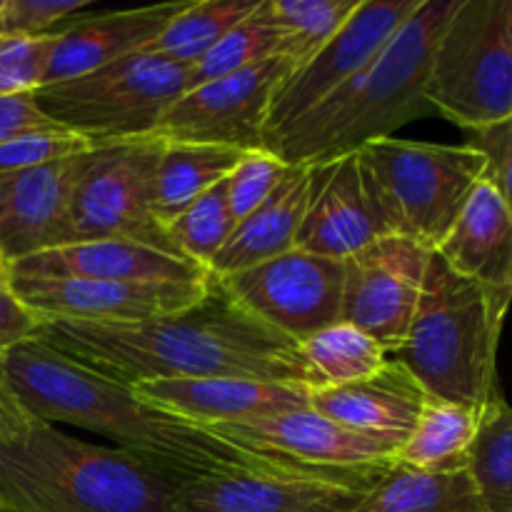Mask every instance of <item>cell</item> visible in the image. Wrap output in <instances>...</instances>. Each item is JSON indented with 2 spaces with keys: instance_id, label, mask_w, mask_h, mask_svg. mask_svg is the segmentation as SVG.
<instances>
[{
  "instance_id": "obj_1",
  "label": "cell",
  "mask_w": 512,
  "mask_h": 512,
  "mask_svg": "<svg viewBox=\"0 0 512 512\" xmlns=\"http://www.w3.org/2000/svg\"><path fill=\"white\" fill-rule=\"evenodd\" d=\"M35 338L120 385L253 378L308 388L298 343L245 313L213 275L193 308L128 325L40 320Z\"/></svg>"
},
{
  "instance_id": "obj_2",
  "label": "cell",
  "mask_w": 512,
  "mask_h": 512,
  "mask_svg": "<svg viewBox=\"0 0 512 512\" xmlns=\"http://www.w3.org/2000/svg\"><path fill=\"white\" fill-rule=\"evenodd\" d=\"M3 370L10 393L30 415L115 440L118 450L180 483L235 470L290 468L145 403L130 385L75 363L38 338L10 348L3 355Z\"/></svg>"
},
{
  "instance_id": "obj_3",
  "label": "cell",
  "mask_w": 512,
  "mask_h": 512,
  "mask_svg": "<svg viewBox=\"0 0 512 512\" xmlns=\"http://www.w3.org/2000/svg\"><path fill=\"white\" fill-rule=\"evenodd\" d=\"M180 485L25 408L0 423V512H173Z\"/></svg>"
},
{
  "instance_id": "obj_4",
  "label": "cell",
  "mask_w": 512,
  "mask_h": 512,
  "mask_svg": "<svg viewBox=\"0 0 512 512\" xmlns=\"http://www.w3.org/2000/svg\"><path fill=\"white\" fill-rule=\"evenodd\" d=\"M458 5L460 0H420L363 73L293 125L270 135L265 150L288 165L328 163L433 113L425 100V83L435 45Z\"/></svg>"
},
{
  "instance_id": "obj_5",
  "label": "cell",
  "mask_w": 512,
  "mask_h": 512,
  "mask_svg": "<svg viewBox=\"0 0 512 512\" xmlns=\"http://www.w3.org/2000/svg\"><path fill=\"white\" fill-rule=\"evenodd\" d=\"M510 293H498L430 255L413 323L400 363L423 385L425 395L485 410L500 398L498 345Z\"/></svg>"
},
{
  "instance_id": "obj_6",
  "label": "cell",
  "mask_w": 512,
  "mask_h": 512,
  "mask_svg": "<svg viewBox=\"0 0 512 512\" xmlns=\"http://www.w3.org/2000/svg\"><path fill=\"white\" fill-rule=\"evenodd\" d=\"M375 208L390 235L438 250L485 175V158L468 145L370 140L355 150Z\"/></svg>"
},
{
  "instance_id": "obj_7",
  "label": "cell",
  "mask_w": 512,
  "mask_h": 512,
  "mask_svg": "<svg viewBox=\"0 0 512 512\" xmlns=\"http://www.w3.org/2000/svg\"><path fill=\"white\" fill-rule=\"evenodd\" d=\"M188 90V65L140 50L93 73L43 85L35 90V103L95 148L153 135L170 105Z\"/></svg>"
},
{
  "instance_id": "obj_8",
  "label": "cell",
  "mask_w": 512,
  "mask_h": 512,
  "mask_svg": "<svg viewBox=\"0 0 512 512\" xmlns=\"http://www.w3.org/2000/svg\"><path fill=\"white\" fill-rule=\"evenodd\" d=\"M425 100L463 130L512 115V0H460L435 45Z\"/></svg>"
},
{
  "instance_id": "obj_9",
  "label": "cell",
  "mask_w": 512,
  "mask_h": 512,
  "mask_svg": "<svg viewBox=\"0 0 512 512\" xmlns=\"http://www.w3.org/2000/svg\"><path fill=\"white\" fill-rule=\"evenodd\" d=\"M160 153L163 140L153 135L95 145L85 153L70 210L75 243L128 240L180 255L155 215V175Z\"/></svg>"
},
{
  "instance_id": "obj_10",
  "label": "cell",
  "mask_w": 512,
  "mask_h": 512,
  "mask_svg": "<svg viewBox=\"0 0 512 512\" xmlns=\"http://www.w3.org/2000/svg\"><path fill=\"white\" fill-rule=\"evenodd\" d=\"M228 443L258 450L290 468L323 475L335 483L373 490L398 465V448L358 435L310 405L248 425H213Z\"/></svg>"
},
{
  "instance_id": "obj_11",
  "label": "cell",
  "mask_w": 512,
  "mask_h": 512,
  "mask_svg": "<svg viewBox=\"0 0 512 512\" xmlns=\"http://www.w3.org/2000/svg\"><path fill=\"white\" fill-rule=\"evenodd\" d=\"M295 68V58H273L195 85L170 105L155 125L153 138L163 143L220 145L243 153L265 150L270 105Z\"/></svg>"
},
{
  "instance_id": "obj_12",
  "label": "cell",
  "mask_w": 512,
  "mask_h": 512,
  "mask_svg": "<svg viewBox=\"0 0 512 512\" xmlns=\"http://www.w3.org/2000/svg\"><path fill=\"white\" fill-rule=\"evenodd\" d=\"M218 283L245 313L295 343L340 323L343 260L295 248L253 268L223 275Z\"/></svg>"
},
{
  "instance_id": "obj_13",
  "label": "cell",
  "mask_w": 512,
  "mask_h": 512,
  "mask_svg": "<svg viewBox=\"0 0 512 512\" xmlns=\"http://www.w3.org/2000/svg\"><path fill=\"white\" fill-rule=\"evenodd\" d=\"M418 5L420 0H360L343 28L280 85L270 105L265 140L293 125L348 80L363 73Z\"/></svg>"
},
{
  "instance_id": "obj_14",
  "label": "cell",
  "mask_w": 512,
  "mask_h": 512,
  "mask_svg": "<svg viewBox=\"0 0 512 512\" xmlns=\"http://www.w3.org/2000/svg\"><path fill=\"white\" fill-rule=\"evenodd\" d=\"M433 250L403 235H383L343 260L340 320L378 340L388 353L405 343Z\"/></svg>"
},
{
  "instance_id": "obj_15",
  "label": "cell",
  "mask_w": 512,
  "mask_h": 512,
  "mask_svg": "<svg viewBox=\"0 0 512 512\" xmlns=\"http://www.w3.org/2000/svg\"><path fill=\"white\" fill-rule=\"evenodd\" d=\"M15 298L40 320L128 325L193 308L208 295L203 283H108L83 278H8Z\"/></svg>"
},
{
  "instance_id": "obj_16",
  "label": "cell",
  "mask_w": 512,
  "mask_h": 512,
  "mask_svg": "<svg viewBox=\"0 0 512 512\" xmlns=\"http://www.w3.org/2000/svg\"><path fill=\"white\" fill-rule=\"evenodd\" d=\"M365 493L298 468L235 470L180 485L173 512H355Z\"/></svg>"
},
{
  "instance_id": "obj_17",
  "label": "cell",
  "mask_w": 512,
  "mask_h": 512,
  "mask_svg": "<svg viewBox=\"0 0 512 512\" xmlns=\"http://www.w3.org/2000/svg\"><path fill=\"white\" fill-rule=\"evenodd\" d=\"M83 163L85 153L0 175V258L5 268L75 243L70 210Z\"/></svg>"
},
{
  "instance_id": "obj_18",
  "label": "cell",
  "mask_w": 512,
  "mask_h": 512,
  "mask_svg": "<svg viewBox=\"0 0 512 512\" xmlns=\"http://www.w3.org/2000/svg\"><path fill=\"white\" fill-rule=\"evenodd\" d=\"M390 235L360 170L358 153L313 165V188L295 248L345 260Z\"/></svg>"
},
{
  "instance_id": "obj_19",
  "label": "cell",
  "mask_w": 512,
  "mask_h": 512,
  "mask_svg": "<svg viewBox=\"0 0 512 512\" xmlns=\"http://www.w3.org/2000/svg\"><path fill=\"white\" fill-rule=\"evenodd\" d=\"M130 388L145 403L203 428L248 425L310 405V390L305 385L253 378L145 380Z\"/></svg>"
},
{
  "instance_id": "obj_20",
  "label": "cell",
  "mask_w": 512,
  "mask_h": 512,
  "mask_svg": "<svg viewBox=\"0 0 512 512\" xmlns=\"http://www.w3.org/2000/svg\"><path fill=\"white\" fill-rule=\"evenodd\" d=\"M8 278H83L108 283H203L210 270L128 240H85L8 265Z\"/></svg>"
},
{
  "instance_id": "obj_21",
  "label": "cell",
  "mask_w": 512,
  "mask_h": 512,
  "mask_svg": "<svg viewBox=\"0 0 512 512\" xmlns=\"http://www.w3.org/2000/svg\"><path fill=\"white\" fill-rule=\"evenodd\" d=\"M428 395L400 360H388L378 373L340 388L313 390L310 408L358 435L400 445L410 438Z\"/></svg>"
},
{
  "instance_id": "obj_22",
  "label": "cell",
  "mask_w": 512,
  "mask_h": 512,
  "mask_svg": "<svg viewBox=\"0 0 512 512\" xmlns=\"http://www.w3.org/2000/svg\"><path fill=\"white\" fill-rule=\"evenodd\" d=\"M188 3L190 0H175V3L115 10V13L75 20L68 28L58 30V43L50 55L43 85L78 78L140 53Z\"/></svg>"
},
{
  "instance_id": "obj_23",
  "label": "cell",
  "mask_w": 512,
  "mask_h": 512,
  "mask_svg": "<svg viewBox=\"0 0 512 512\" xmlns=\"http://www.w3.org/2000/svg\"><path fill=\"white\" fill-rule=\"evenodd\" d=\"M435 253L455 273L512 295V215L485 180Z\"/></svg>"
},
{
  "instance_id": "obj_24",
  "label": "cell",
  "mask_w": 512,
  "mask_h": 512,
  "mask_svg": "<svg viewBox=\"0 0 512 512\" xmlns=\"http://www.w3.org/2000/svg\"><path fill=\"white\" fill-rule=\"evenodd\" d=\"M310 188H313V165H290L288 175L275 188V193L235 225L228 243L215 255L210 275L223 278L295 250V240L308 210Z\"/></svg>"
},
{
  "instance_id": "obj_25",
  "label": "cell",
  "mask_w": 512,
  "mask_h": 512,
  "mask_svg": "<svg viewBox=\"0 0 512 512\" xmlns=\"http://www.w3.org/2000/svg\"><path fill=\"white\" fill-rule=\"evenodd\" d=\"M355 512H488L470 470H413L395 465Z\"/></svg>"
},
{
  "instance_id": "obj_26",
  "label": "cell",
  "mask_w": 512,
  "mask_h": 512,
  "mask_svg": "<svg viewBox=\"0 0 512 512\" xmlns=\"http://www.w3.org/2000/svg\"><path fill=\"white\" fill-rule=\"evenodd\" d=\"M248 153L200 143H163L155 175V215L165 225L230 178Z\"/></svg>"
},
{
  "instance_id": "obj_27",
  "label": "cell",
  "mask_w": 512,
  "mask_h": 512,
  "mask_svg": "<svg viewBox=\"0 0 512 512\" xmlns=\"http://www.w3.org/2000/svg\"><path fill=\"white\" fill-rule=\"evenodd\" d=\"M483 410L428 398L410 438L400 445L398 465L413 470H465L478 438Z\"/></svg>"
},
{
  "instance_id": "obj_28",
  "label": "cell",
  "mask_w": 512,
  "mask_h": 512,
  "mask_svg": "<svg viewBox=\"0 0 512 512\" xmlns=\"http://www.w3.org/2000/svg\"><path fill=\"white\" fill-rule=\"evenodd\" d=\"M308 390H328L378 373L388 363V350L350 323H335L298 343Z\"/></svg>"
},
{
  "instance_id": "obj_29",
  "label": "cell",
  "mask_w": 512,
  "mask_h": 512,
  "mask_svg": "<svg viewBox=\"0 0 512 512\" xmlns=\"http://www.w3.org/2000/svg\"><path fill=\"white\" fill-rule=\"evenodd\" d=\"M273 58H295L300 65L305 53L300 50L298 40L270 18L263 0L253 15L235 25L198 65L190 68V88L240 73Z\"/></svg>"
},
{
  "instance_id": "obj_30",
  "label": "cell",
  "mask_w": 512,
  "mask_h": 512,
  "mask_svg": "<svg viewBox=\"0 0 512 512\" xmlns=\"http://www.w3.org/2000/svg\"><path fill=\"white\" fill-rule=\"evenodd\" d=\"M260 3L263 0H190L145 50L193 68Z\"/></svg>"
},
{
  "instance_id": "obj_31",
  "label": "cell",
  "mask_w": 512,
  "mask_h": 512,
  "mask_svg": "<svg viewBox=\"0 0 512 512\" xmlns=\"http://www.w3.org/2000/svg\"><path fill=\"white\" fill-rule=\"evenodd\" d=\"M470 475L488 512H512V408L500 395L483 410Z\"/></svg>"
},
{
  "instance_id": "obj_32",
  "label": "cell",
  "mask_w": 512,
  "mask_h": 512,
  "mask_svg": "<svg viewBox=\"0 0 512 512\" xmlns=\"http://www.w3.org/2000/svg\"><path fill=\"white\" fill-rule=\"evenodd\" d=\"M235 225L238 223L230 213L225 183H220L205 195H200L183 213L175 215L165 225V230H168L170 240L180 250V255L210 270L215 255L223 250V245L233 235Z\"/></svg>"
},
{
  "instance_id": "obj_33",
  "label": "cell",
  "mask_w": 512,
  "mask_h": 512,
  "mask_svg": "<svg viewBox=\"0 0 512 512\" xmlns=\"http://www.w3.org/2000/svg\"><path fill=\"white\" fill-rule=\"evenodd\" d=\"M360 0H265L270 18L298 40L305 60L328 43L355 13Z\"/></svg>"
},
{
  "instance_id": "obj_34",
  "label": "cell",
  "mask_w": 512,
  "mask_h": 512,
  "mask_svg": "<svg viewBox=\"0 0 512 512\" xmlns=\"http://www.w3.org/2000/svg\"><path fill=\"white\" fill-rule=\"evenodd\" d=\"M58 30L48 35H0V95L35 93L45 83Z\"/></svg>"
},
{
  "instance_id": "obj_35",
  "label": "cell",
  "mask_w": 512,
  "mask_h": 512,
  "mask_svg": "<svg viewBox=\"0 0 512 512\" xmlns=\"http://www.w3.org/2000/svg\"><path fill=\"white\" fill-rule=\"evenodd\" d=\"M288 170L290 165L270 150H253L245 155L238 168L225 180V193H228V205L235 223L258 210L283 183Z\"/></svg>"
},
{
  "instance_id": "obj_36",
  "label": "cell",
  "mask_w": 512,
  "mask_h": 512,
  "mask_svg": "<svg viewBox=\"0 0 512 512\" xmlns=\"http://www.w3.org/2000/svg\"><path fill=\"white\" fill-rule=\"evenodd\" d=\"M88 150H93V145L83 135L68 128H50L20 135V138L0 145V175L58 163V160L75 158V155H83Z\"/></svg>"
},
{
  "instance_id": "obj_37",
  "label": "cell",
  "mask_w": 512,
  "mask_h": 512,
  "mask_svg": "<svg viewBox=\"0 0 512 512\" xmlns=\"http://www.w3.org/2000/svg\"><path fill=\"white\" fill-rule=\"evenodd\" d=\"M463 133L465 145L485 158L483 180L500 195L512 215V115Z\"/></svg>"
},
{
  "instance_id": "obj_38",
  "label": "cell",
  "mask_w": 512,
  "mask_h": 512,
  "mask_svg": "<svg viewBox=\"0 0 512 512\" xmlns=\"http://www.w3.org/2000/svg\"><path fill=\"white\" fill-rule=\"evenodd\" d=\"M88 8V0H3L0 35H48L60 20Z\"/></svg>"
},
{
  "instance_id": "obj_39",
  "label": "cell",
  "mask_w": 512,
  "mask_h": 512,
  "mask_svg": "<svg viewBox=\"0 0 512 512\" xmlns=\"http://www.w3.org/2000/svg\"><path fill=\"white\" fill-rule=\"evenodd\" d=\"M63 128L40 110L35 103V93L0 95V145L20 135L38 133V130Z\"/></svg>"
},
{
  "instance_id": "obj_40",
  "label": "cell",
  "mask_w": 512,
  "mask_h": 512,
  "mask_svg": "<svg viewBox=\"0 0 512 512\" xmlns=\"http://www.w3.org/2000/svg\"><path fill=\"white\" fill-rule=\"evenodd\" d=\"M40 318L33 310L25 308L8 283L0 280V355L8 353L15 345L33 340L38 335Z\"/></svg>"
},
{
  "instance_id": "obj_41",
  "label": "cell",
  "mask_w": 512,
  "mask_h": 512,
  "mask_svg": "<svg viewBox=\"0 0 512 512\" xmlns=\"http://www.w3.org/2000/svg\"><path fill=\"white\" fill-rule=\"evenodd\" d=\"M20 410H23V405L15 400L13 393H10L8 380H5V370H3V355H0V423L13 418V415L20 413Z\"/></svg>"
},
{
  "instance_id": "obj_42",
  "label": "cell",
  "mask_w": 512,
  "mask_h": 512,
  "mask_svg": "<svg viewBox=\"0 0 512 512\" xmlns=\"http://www.w3.org/2000/svg\"><path fill=\"white\" fill-rule=\"evenodd\" d=\"M0 280H5V283H8V268H5L3 258H0Z\"/></svg>"
},
{
  "instance_id": "obj_43",
  "label": "cell",
  "mask_w": 512,
  "mask_h": 512,
  "mask_svg": "<svg viewBox=\"0 0 512 512\" xmlns=\"http://www.w3.org/2000/svg\"><path fill=\"white\" fill-rule=\"evenodd\" d=\"M0 3H3V0H0Z\"/></svg>"
},
{
  "instance_id": "obj_44",
  "label": "cell",
  "mask_w": 512,
  "mask_h": 512,
  "mask_svg": "<svg viewBox=\"0 0 512 512\" xmlns=\"http://www.w3.org/2000/svg\"><path fill=\"white\" fill-rule=\"evenodd\" d=\"M3 283H5V280H3Z\"/></svg>"
}]
</instances>
